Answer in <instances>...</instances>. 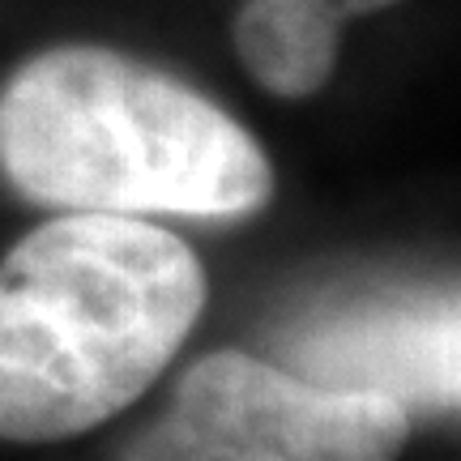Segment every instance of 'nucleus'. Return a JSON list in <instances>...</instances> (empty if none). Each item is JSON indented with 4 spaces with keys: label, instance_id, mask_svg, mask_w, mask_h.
I'll list each match as a JSON object with an SVG mask.
<instances>
[{
    "label": "nucleus",
    "instance_id": "1",
    "mask_svg": "<svg viewBox=\"0 0 461 461\" xmlns=\"http://www.w3.org/2000/svg\"><path fill=\"white\" fill-rule=\"evenodd\" d=\"M197 252L124 214H60L0 261V440L51 445L129 411L205 312Z\"/></svg>",
    "mask_w": 461,
    "mask_h": 461
},
{
    "label": "nucleus",
    "instance_id": "2",
    "mask_svg": "<svg viewBox=\"0 0 461 461\" xmlns=\"http://www.w3.org/2000/svg\"><path fill=\"white\" fill-rule=\"evenodd\" d=\"M0 176L60 214L244 218L274 197V163L235 115L90 43L39 51L0 86Z\"/></svg>",
    "mask_w": 461,
    "mask_h": 461
},
{
    "label": "nucleus",
    "instance_id": "3",
    "mask_svg": "<svg viewBox=\"0 0 461 461\" xmlns=\"http://www.w3.org/2000/svg\"><path fill=\"white\" fill-rule=\"evenodd\" d=\"M411 414L380 393H346L244 350L184 367L158 419L120 461H397Z\"/></svg>",
    "mask_w": 461,
    "mask_h": 461
},
{
    "label": "nucleus",
    "instance_id": "4",
    "mask_svg": "<svg viewBox=\"0 0 461 461\" xmlns=\"http://www.w3.org/2000/svg\"><path fill=\"white\" fill-rule=\"evenodd\" d=\"M350 303H325L303 312L286 355L295 376L346 389L380 393L414 411L457 406V291H393V295H346Z\"/></svg>",
    "mask_w": 461,
    "mask_h": 461
},
{
    "label": "nucleus",
    "instance_id": "5",
    "mask_svg": "<svg viewBox=\"0 0 461 461\" xmlns=\"http://www.w3.org/2000/svg\"><path fill=\"white\" fill-rule=\"evenodd\" d=\"M346 14L330 0H248L235 14V51L248 77L278 95L308 99L338 68Z\"/></svg>",
    "mask_w": 461,
    "mask_h": 461
},
{
    "label": "nucleus",
    "instance_id": "6",
    "mask_svg": "<svg viewBox=\"0 0 461 461\" xmlns=\"http://www.w3.org/2000/svg\"><path fill=\"white\" fill-rule=\"evenodd\" d=\"M330 5H338V9L350 17V14H380V9H389L397 0H330Z\"/></svg>",
    "mask_w": 461,
    "mask_h": 461
}]
</instances>
